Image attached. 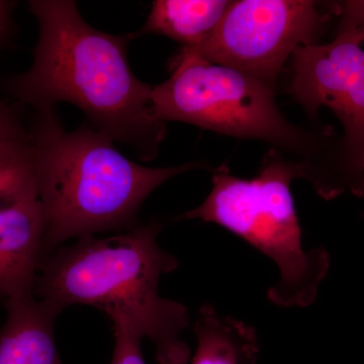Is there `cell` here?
I'll return each mask as SVG.
<instances>
[{
    "instance_id": "1",
    "label": "cell",
    "mask_w": 364,
    "mask_h": 364,
    "mask_svg": "<svg viewBox=\"0 0 364 364\" xmlns=\"http://www.w3.org/2000/svg\"><path fill=\"white\" fill-rule=\"evenodd\" d=\"M39 37L28 71L7 79L6 90L36 112L69 102L90 126L126 144L145 161L159 153L166 127L153 111V87L136 77L128 59L130 36L98 31L70 0H32Z\"/></svg>"
},
{
    "instance_id": "2",
    "label": "cell",
    "mask_w": 364,
    "mask_h": 364,
    "mask_svg": "<svg viewBox=\"0 0 364 364\" xmlns=\"http://www.w3.org/2000/svg\"><path fill=\"white\" fill-rule=\"evenodd\" d=\"M157 218L114 236H86L61 246L41 265L36 298L61 308L82 305L109 320L128 323L155 348L159 364H188L191 351L182 339L188 308L162 298L163 275L178 267L176 256L160 247Z\"/></svg>"
},
{
    "instance_id": "3",
    "label": "cell",
    "mask_w": 364,
    "mask_h": 364,
    "mask_svg": "<svg viewBox=\"0 0 364 364\" xmlns=\"http://www.w3.org/2000/svg\"><path fill=\"white\" fill-rule=\"evenodd\" d=\"M28 135L45 215L44 261L71 239L139 226V210L155 189L203 166H144L92 127L66 131L54 109L36 112Z\"/></svg>"
},
{
    "instance_id": "4",
    "label": "cell",
    "mask_w": 364,
    "mask_h": 364,
    "mask_svg": "<svg viewBox=\"0 0 364 364\" xmlns=\"http://www.w3.org/2000/svg\"><path fill=\"white\" fill-rule=\"evenodd\" d=\"M172 73L153 87L155 117L181 122L234 138L270 144L301 163L305 179L318 188L327 181L339 136L320 126L306 130L280 112L274 87L231 67L210 63L182 47Z\"/></svg>"
},
{
    "instance_id": "5",
    "label": "cell",
    "mask_w": 364,
    "mask_h": 364,
    "mask_svg": "<svg viewBox=\"0 0 364 364\" xmlns=\"http://www.w3.org/2000/svg\"><path fill=\"white\" fill-rule=\"evenodd\" d=\"M301 163L272 149L251 179L233 176L222 165L213 173V188L202 205L177 220L219 225L270 258L279 280L267 298L279 308H308L330 267L324 248L306 250L291 186L304 178Z\"/></svg>"
},
{
    "instance_id": "6",
    "label": "cell",
    "mask_w": 364,
    "mask_h": 364,
    "mask_svg": "<svg viewBox=\"0 0 364 364\" xmlns=\"http://www.w3.org/2000/svg\"><path fill=\"white\" fill-rule=\"evenodd\" d=\"M312 0L231 1L214 32L184 47L210 63L231 67L274 87L287 60L303 46L318 44L332 4Z\"/></svg>"
},
{
    "instance_id": "7",
    "label": "cell",
    "mask_w": 364,
    "mask_h": 364,
    "mask_svg": "<svg viewBox=\"0 0 364 364\" xmlns=\"http://www.w3.org/2000/svg\"><path fill=\"white\" fill-rule=\"evenodd\" d=\"M289 92L316 119L330 109L343 134L337 144L333 193L349 189L364 173V30L337 33L327 44L303 46L291 57Z\"/></svg>"
},
{
    "instance_id": "8",
    "label": "cell",
    "mask_w": 364,
    "mask_h": 364,
    "mask_svg": "<svg viewBox=\"0 0 364 364\" xmlns=\"http://www.w3.org/2000/svg\"><path fill=\"white\" fill-rule=\"evenodd\" d=\"M46 222L38 195L0 210V299L35 296Z\"/></svg>"
},
{
    "instance_id": "9",
    "label": "cell",
    "mask_w": 364,
    "mask_h": 364,
    "mask_svg": "<svg viewBox=\"0 0 364 364\" xmlns=\"http://www.w3.org/2000/svg\"><path fill=\"white\" fill-rule=\"evenodd\" d=\"M0 327V364H63L55 340L59 306L36 298L6 303Z\"/></svg>"
},
{
    "instance_id": "10",
    "label": "cell",
    "mask_w": 364,
    "mask_h": 364,
    "mask_svg": "<svg viewBox=\"0 0 364 364\" xmlns=\"http://www.w3.org/2000/svg\"><path fill=\"white\" fill-rule=\"evenodd\" d=\"M196 349L191 364H255L260 342L252 326L223 316L210 304L200 306L195 323Z\"/></svg>"
},
{
    "instance_id": "11",
    "label": "cell",
    "mask_w": 364,
    "mask_h": 364,
    "mask_svg": "<svg viewBox=\"0 0 364 364\" xmlns=\"http://www.w3.org/2000/svg\"><path fill=\"white\" fill-rule=\"evenodd\" d=\"M230 4L229 0H157L145 25L131 33V39L156 33L183 47H196L214 32Z\"/></svg>"
},
{
    "instance_id": "12",
    "label": "cell",
    "mask_w": 364,
    "mask_h": 364,
    "mask_svg": "<svg viewBox=\"0 0 364 364\" xmlns=\"http://www.w3.org/2000/svg\"><path fill=\"white\" fill-rule=\"evenodd\" d=\"M38 195L30 135L0 144V210Z\"/></svg>"
},
{
    "instance_id": "13",
    "label": "cell",
    "mask_w": 364,
    "mask_h": 364,
    "mask_svg": "<svg viewBox=\"0 0 364 364\" xmlns=\"http://www.w3.org/2000/svg\"><path fill=\"white\" fill-rule=\"evenodd\" d=\"M114 336L111 364H146L141 351V338L128 323L123 320L112 322Z\"/></svg>"
},
{
    "instance_id": "14",
    "label": "cell",
    "mask_w": 364,
    "mask_h": 364,
    "mask_svg": "<svg viewBox=\"0 0 364 364\" xmlns=\"http://www.w3.org/2000/svg\"><path fill=\"white\" fill-rule=\"evenodd\" d=\"M332 6L339 16L337 33L364 30V0L332 2Z\"/></svg>"
},
{
    "instance_id": "15",
    "label": "cell",
    "mask_w": 364,
    "mask_h": 364,
    "mask_svg": "<svg viewBox=\"0 0 364 364\" xmlns=\"http://www.w3.org/2000/svg\"><path fill=\"white\" fill-rule=\"evenodd\" d=\"M28 138V131L21 123L16 112L11 105L0 100V144Z\"/></svg>"
},
{
    "instance_id": "16",
    "label": "cell",
    "mask_w": 364,
    "mask_h": 364,
    "mask_svg": "<svg viewBox=\"0 0 364 364\" xmlns=\"http://www.w3.org/2000/svg\"><path fill=\"white\" fill-rule=\"evenodd\" d=\"M13 4L0 0V45L4 42L11 28Z\"/></svg>"
},
{
    "instance_id": "17",
    "label": "cell",
    "mask_w": 364,
    "mask_h": 364,
    "mask_svg": "<svg viewBox=\"0 0 364 364\" xmlns=\"http://www.w3.org/2000/svg\"><path fill=\"white\" fill-rule=\"evenodd\" d=\"M350 191L354 195L364 196V173L361 176L360 178L352 186Z\"/></svg>"
}]
</instances>
